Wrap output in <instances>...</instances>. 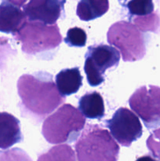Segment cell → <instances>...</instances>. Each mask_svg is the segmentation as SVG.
<instances>
[{
    "label": "cell",
    "mask_w": 160,
    "mask_h": 161,
    "mask_svg": "<svg viewBox=\"0 0 160 161\" xmlns=\"http://www.w3.org/2000/svg\"><path fill=\"white\" fill-rule=\"evenodd\" d=\"M17 86L21 100L22 116L31 117L39 122L65 101V97L61 95L55 85L52 75L47 72L21 75Z\"/></svg>",
    "instance_id": "1"
},
{
    "label": "cell",
    "mask_w": 160,
    "mask_h": 161,
    "mask_svg": "<svg viewBox=\"0 0 160 161\" xmlns=\"http://www.w3.org/2000/svg\"><path fill=\"white\" fill-rule=\"evenodd\" d=\"M65 0H29L24 12L30 21L55 25L64 11Z\"/></svg>",
    "instance_id": "9"
},
{
    "label": "cell",
    "mask_w": 160,
    "mask_h": 161,
    "mask_svg": "<svg viewBox=\"0 0 160 161\" xmlns=\"http://www.w3.org/2000/svg\"><path fill=\"white\" fill-rule=\"evenodd\" d=\"M37 161H76V159L70 146L58 145L39 155Z\"/></svg>",
    "instance_id": "15"
},
{
    "label": "cell",
    "mask_w": 160,
    "mask_h": 161,
    "mask_svg": "<svg viewBox=\"0 0 160 161\" xmlns=\"http://www.w3.org/2000/svg\"><path fill=\"white\" fill-rule=\"evenodd\" d=\"M86 39L87 36L84 30L80 28H72L67 31L64 42L69 47H83L86 45Z\"/></svg>",
    "instance_id": "17"
},
{
    "label": "cell",
    "mask_w": 160,
    "mask_h": 161,
    "mask_svg": "<svg viewBox=\"0 0 160 161\" xmlns=\"http://www.w3.org/2000/svg\"><path fill=\"white\" fill-rule=\"evenodd\" d=\"M109 9L108 0H80L76 14L80 20L89 21L102 17Z\"/></svg>",
    "instance_id": "14"
},
{
    "label": "cell",
    "mask_w": 160,
    "mask_h": 161,
    "mask_svg": "<svg viewBox=\"0 0 160 161\" xmlns=\"http://www.w3.org/2000/svg\"><path fill=\"white\" fill-rule=\"evenodd\" d=\"M78 161H117L119 146L111 134L97 124H89L75 144Z\"/></svg>",
    "instance_id": "3"
},
{
    "label": "cell",
    "mask_w": 160,
    "mask_h": 161,
    "mask_svg": "<svg viewBox=\"0 0 160 161\" xmlns=\"http://www.w3.org/2000/svg\"><path fill=\"white\" fill-rule=\"evenodd\" d=\"M6 1L9 2V3H11L12 4L20 7V6H24V3H26L27 0H6Z\"/></svg>",
    "instance_id": "19"
},
{
    "label": "cell",
    "mask_w": 160,
    "mask_h": 161,
    "mask_svg": "<svg viewBox=\"0 0 160 161\" xmlns=\"http://www.w3.org/2000/svg\"><path fill=\"white\" fill-rule=\"evenodd\" d=\"M22 139L19 119L8 113H0V149H9Z\"/></svg>",
    "instance_id": "11"
},
{
    "label": "cell",
    "mask_w": 160,
    "mask_h": 161,
    "mask_svg": "<svg viewBox=\"0 0 160 161\" xmlns=\"http://www.w3.org/2000/svg\"><path fill=\"white\" fill-rule=\"evenodd\" d=\"M130 108L138 115L147 128L160 124V88L155 86H141L129 100Z\"/></svg>",
    "instance_id": "7"
},
{
    "label": "cell",
    "mask_w": 160,
    "mask_h": 161,
    "mask_svg": "<svg viewBox=\"0 0 160 161\" xmlns=\"http://www.w3.org/2000/svg\"><path fill=\"white\" fill-rule=\"evenodd\" d=\"M13 36L21 42L22 51L28 55L44 54L53 51L58 48L62 41L56 24L48 25L38 21H27Z\"/></svg>",
    "instance_id": "4"
},
{
    "label": "cell",
    "mask_w": 160,
    "mask_h": 161,
    "mask_svg": "<svg viewBox=\"0 0 160 161\" xmlns=\"http://www.w3.org/2000/svg\"><path fill=\"white\" fill-rule=\"evenodd\" d=\"M108 42L118 48L124 61L141 60L145 54V44L142 34L130 22L113 24L108 31Z\"/></svg>",
    "instance_id": "5"
},
{
    "label": "cell",
    "mask_w": 160,
    "mask_h": 161,
    "mask_svg": "<svg viewBox=\"0 0 160 161\" xmlns=\"http://www.w3.org/2000/svg\"><path fill=\"white\" fill-rule=\"evenodd\" d=\"M56 84L59 92L64 97L78 92L83 85V76L78 68L61 71L56 76Z\"/></svg>",
    "instance_id": "12"
},
{
    "label": "cell",
    "mask_w": 160,
    "mask_h": 161,
    "mask_svg": "<svg viewBox=\"0 0 160 161\" xmlns=\"http://www.w3.org/2000/svg\"><path fill=\"white\" fill-rule=\"evenodd\" d=\"M127 8L132 15H148L154 11L153 0H130Z\"/></svg>",
    "instance_id": "16"
},
{
    "label": "cell",
    "mask_w": 160,
    "mask_h": 161,
    "mask_svg": "<svg viewBox=\"0 0 160 161\" xmlns=\"http://www.w3.org/2000/svg\"><path fill=\"white\" fill-rule=\"evenodd\" d=\"M27 22V17L24 10L8 1H3L0 4V31L4 33L18 32Z\"/></svg>",
    "instance_id": "10"
},
{
    "label": "cell",
    "mask_w": 160,
    "mask_h": 161,
    "mask_svg": "<svg viewBox=\"0 0 160 161\" xmlns=\"http://www.w3.org/2000/svg\"><path fill=\"white\" fill-rule=\"evenodd\" d=\"M0 161H32L25 151L19 148L0 151Z\"/></svg>",
    "instance_id": "18"
},
{
    "label": "cell",
    "mask_w": 160,
    "mask_h": 161,
    "mask_svg": "<svg viewBox=\"0 0 160 161\" xmlns=\"http://www.w3.org/2000/svg\"><path fill=\"white\" fill-rule=\"evenodd\" d=\"M136 161H157L156 160L152 157L151 156L149 155H146V156H143V157H139L138 159H136Z\"/></svg>",
    "instance_id": "20"
},
{
    "label": "cell",
    "mask_w": 160,
    "mask_h": 161,
    "mask_svg": "<svg viewBox=\"0 0 160 161\" xmlns=\"http://www.w3.org/2000/svg\"><path fill=\"white\" fill-rule=\"evenodd\" d=\"M119 60V52L111 46L100 44L88 47L84 70L89 84L92 86L101 84L104 81L105 72L116 67Z\"/></svg>",
    "instance_id": "6"
},
{
    "label": "cell",
    "mask_w": 160,
    "mask_h": 161,
    "mask_svg": "<svg viewBox=\"0 0 160 161\" xmlns=\"http://www.w3.org/2000/svg\"><path fill=\"white\" fill-rule=\"evenodd\" d=\"M78 108L88 119H100L105 113L103 97L97 91L83 95L78 102Z\"/></svg>",
    "instance_id": "13"
},
{
    "label": "cell",
    "mask_w": 160,
    "mask_h": 161,
    "mask_svg": "<svg viewBox=\"0 0 160 161\" xmlns=\"http://www.w3.org/2000/svg\"><path fill=\"white\" fill-rule=\"evenodd\" d=\"M85 124L86 119L82 113L65 104L44 120L42 134L50 144L72 142L78 138Z\"/></svg>",
    "instance_id": "2"
},
{
    "label": "cell",
    "mask_w": 160,
    "mask_h": 161,
    "mask_svg": "<svg viewBox=\"0 0 160 161\" xmlns=\"http://www.w3.org/2000/svg\"><path fill=\"white\" fill-rule=\"evenodd\" d=\"M111 136L122 146L129 147L142 135L143 129L139 118L130 109L120 108L110 119L104 122Z\"/></svg>",
    "instance_id": "8"
}]
</instances>
